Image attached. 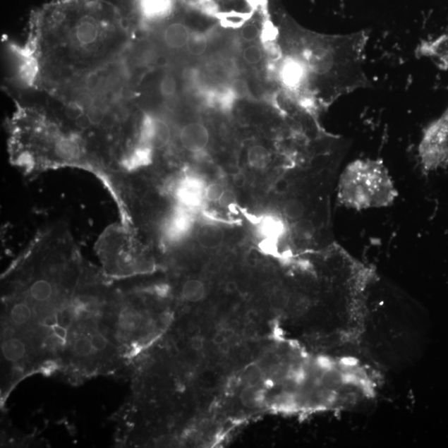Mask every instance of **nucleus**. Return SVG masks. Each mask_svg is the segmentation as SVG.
Returning <instances> with one entry per match:
<instances>
[{
	"mask_svg": "<svg viewBox=\"0 0 448 448\" xmlns=\"http://www.w3.org/2000/svg\"><path fill=\"white\" fill-rule=\"evenodd\" d=\"M135 37L121 18L93 8L42 16L23 56L27 86L46 87L87 76L124 56Z\"/></svg>",
	"mask_w": 448,
	"mask_h": 448,
	"instance_id": "1",
	"label": "nucleus"
},
{
	"mask_svg": "<svg viewBox=\"0 0 448 448\" xmlns=\"http://www.w3.org/2000/svg\"><path fill=\"white\" fill-rule=\"evenodd\" d=\"M397 196V190L388 169L378 160H356L349 164L339 178V201L352 210L389 206Z\"/></svg>",
	"mask_w": 448,
	"mask_h": 448,
	"instance_id": "2",
	"label": "nucleus"
},
{
	"mask_svg": "<svg viewBox=\"0 0 448 448\" xmlns=\"http://www.w3.org/2000/svg\"><path fill=\"white\" fill-rule=\"evenodd\" d=\"M419 155L426 171H435L448 162V108L426 131L419 146Z\"/></svg>",
	"mask_w": 448,
	"mask_h": 448,
	"instance_id": "3",
	"label": "nucleus"
},
{
	"mask_svg": "<svg viewBox=\"0 0 448 448\" xmlns=\"http://www.w3.org/2000/svg\"><path fill=\"white\" fill-rule=\"evenodd\" d=\"M206 188L205 181L193 174L179 178L173 188L177 205L190 211L199 209L206 200Z\"/></svg>",
	"mask_w": 448,
	"mask_h": 448,
	"instance_id": "4",
	"label": "nucleus"
},
{
	"mask_svg": "<svg viewBox=\"0 0 448 448\" xmlns=\"http://www.w3.org/2000/svg\"><path fill=\"white\" fill-rule=\"evenodd\" d=\"M36 314L34 306L25 297L18 295L8 305L4 325L16 329V332L25 331L34 327Z\"/></svg>",
	"mask_w": 448,
	"mask_h": 448,
	"instance_id": "5",
	"label": "nucleus"
},
{
	"mask_svg": "<svg viewBox=\"0 0 448 448\" xmlns=\"http://www.w3.org/2000/svg\"><path fill=\"white\" fill-rule=\"evenodd\" d=\"M178 140L187 152L199 154L204 152L210 143V131L200 122H190L181 127Z\"/></svg>",
	"mask_w": 448,
	"mask_h": 448,
	"instance_id": "6",
	"label": "nucleus"
},
{
	"mask_svg": "<svg viewBox=\"0 0 448 448\" xmlns=\"http://www.w3.org/2000/svg\"><path fill=\"white\" fill-rule=\"evenodd\" d=\"M193 224L192 211L177 205L164 224V235L169 241H181L190 233Z\"/></svg>",
	"mask_w": 448,
	"mask_h": 448,
	"instance_id": "7",
	"label": "nucleus"
},
{
	"mask_svg": "<svg viewBox=\"0 0 448 448\" xmlns=\"http://www.w3.org/2000/svg\"><path fill=\"white\" fill-rule=\"evenodd\" d=\"M31 353L30 343L21 333L16 332L3 339L2 355L9 365H23L27 358H30Z\"/></svg>",
	"mask_w": 448,
	"mask_h": 448,
	"instance_id": "8",
	"label": "nucleus"
},
{
	"mask_svg": "<svg viewBox=\"0 0 448 448\" xmlns=\"http://www.w3.org/2000/svg\"><path fill=\"white\" fill-rule=\"evenodd\" d=\"M174 0H138L136 9L144 26L166 20L171 13Z\"/></svg>",
	"mask_w": 448,
	"mask_h": 448,
	"instance_id": "9",
	"label": "nucleus"
},
{
	"mask_svg": "<svg viewBox=\"0 0 448 448\" xmlns=\"http://www.w3.org/2000/svg\"><path fill=\"white\" fill-rule=\"evenodd\" d=\"M191 32L185 23L174 22L164 27L159 40L164 49L173 53L185 51Z\"/></svg>",
	"mask_w": 448,
	"mask_h": 448,
	"instance_id": "10",
	"label": "nucleus"
},
{
	"mask_svg": "<svg viewBox=\"0 0 448 448\" xmlns=\"http://www.w3.org/2000/svg\"><path fill=\"white\" fill-rule=\"evenodd\" d=\"M257 228L262 238L279 240L285 234L284 222L278 217L266 215L258 219Z\"/></svg>",
	"mask_w": 448,
	"mask_h": 448,
	"instance_id": "11",
	"label": "nucleus"
},
{
	"mask_svg": "<svg viewBox=\"0 0 448 448\" xmlns=\"http://www.w3.org/2000/svg\"><path fill=\"white\" fill-rule=\"evenodd\" d=\"M197 240L202 247L214 249L223 243L224 232L215 224H204L198 231Z\"/></svg>",
	"mask_w": 448,
	"mask_h": 448,
	"instance_id": "12",
	"label": "nucleus"
},
{
	"mask_svg": "<svg viewBox=\"0 0 448 448\" xmlns=\"http://www.w3.org/2000/svg\"><path fill=\"white\" fill-rule=\"evenodd\" d=\"M157 92L164 101L176 100L179 92V82L176 73L171 71L164 73L157 84Z\"/></svg>",
	"mask_w": 448,
	"mask_h": 448,
	"instance_id": "13",
	"label": "nucleus"
},
{
	"mask_svg": "<svg viewBox=\"0 0 448 448\" xmlns=\"http://www.w3.org/2000/svg\"><path fill=\"white\" fill-rule=\"evenodd\" d=\"M423 55L432 56L448 68V32L437 40L424 44L421 48Z\"/></svg>",
	"mask_w": 448,
	"mask_h": 448,
	"instance_id": "14",
	"label": "nucleus"
},
{
	"mask_svg": "<svg viewBox=\"0 0 448 448\" xmlns=\"http://www.w3.org/2000/svg\"><path fill=\"white\" fill-rule=\"evenodd\" d=\"M272 162L270 152L262 145H253L248 152V162L250 167L256 169H266Z\"/></svg>",
	"mask_w": 448,
	"mask_h": 448,
	"instance_id": "15",
	"label": "nucleus"
},
{
	"mask_svg": "<svg viewBox=\"0 0 448 448\" xmlns=\"http://www.w3.org/2000/svg\"><path fill=\"white\" fill-rule=\"evenodd\" d=\"M207 48H209L207 37L202 32L192 31L185 50L186 53L193 58H200L206 53Z\"/></svg>",
	"mask_w": 448,
	"mask_h": 448,
	"instance_id": "16",
	"label": "nucleus"
},
{
	"mask_svg": "<svg viewBox=\"0 0 448 448\" xmlns=\"http://www.w3.org/2000/svg\"><path fill=\"white\" fill-rule=\"evenodd\" d=\"M205 286L199 280L191 279L183 283L181 295L183 299L190 303H198L205 296Z\"/></svg>",
	"mask_w": 448,
	"mask_h": 448,
	"instance_id": "17",
	"label": "nucleus"
},
{
	"mask_svg": "<svg viewBox=\"0 0 448 448\" xmlns=\"http://www.w3.org/2000/svg\"><path fill=\"white\" fill-rule=\"evenodd\" d=\"M240 399H241L244 406L257 408L263 404V401L265 399V394L257 385H248L247 388L242 391Z\"/></svg>",
	"mask_w": 448,
	"mask_h": 448,
	"instance_id": "18",
	"label": "nucleus"
},
{
	"mask_svg": "<svg viewBox=\"0 0 448 448\" xmlns=\"http://www.w3.org/2000/svg\"><path fill=\"white\" fill-rule=\"evenodd\" d=\"M264 52L260 46L252 44L247 47L243 53L244 62L250 66H256L263 59Z\"/></svg>",
	"mask_w": 448,
	"mask_h": 448,
	"instance_id": "19",
	"label": "nucleus"
},
{
	"mask_svg": "<svg viewBox=\"0 0 448 448\" xmlns=\"http://www.w3.org/2000/svg\"><path fill=\"white\" fill-rule=\"evenodd\" d=\"M240 35H241L244 42H253L261 36V30L257 25L248 23V25L242 28L241 31H240Z\"/></svg>",
	"mask_w": 448,
	"mask_h": 448,
	"instance_id": "20",
	"label": "nucleus"
},
{
	"mask_svg": "<svg viewBox=\"0 0 448 448\" xmlns=\"http://www.w3.org/2000/svg\"><path fill=\"white\" fill-rule=\"evenodd\" d=\"M225 191V188L223 185H221L219 183H212L210 185L207 186L206 188V200L218 202L222 195Z\"/></svg>",
	"mask_w": 448,
	"mask_h": 448,
	"instance_id": "21",
	"label": "nucleus"
},
{
	"mask_svg": "<svg viewBox=\"0 0 448 448\" xmlns=\"http://www.w3.org/2000/svg\"><path fill=\"white\" fill-rule=\"evenodd\" d=\"M278 242H279L278 239L262 238V242L259 244V248L267 255L277 256L279 255Z\"/></svg>",
	"mask_w": 448,
	"mask_h": 448,
	"instance_id": "22",
	"label": "nucleus"
},
{
	"mask_svg": "<svg viewBox=\"0 0 448 448\" xmlns=\"http://www.w3.org/2000/svg\"><path fill=\"white\" fill-rule=\"evenodd\" d=\"M284 213L287 218L297 219L303 215V207L298 202L290 201L284 207Z\"/></svg>",
	"mask_w": 448,
	"mask_h": 448,
	"instance_id": "23",
	"label": "nucleus"
},
{
	"mask_svg": "<svg viewBox=\"0 0 448 448\" xmlns=\"http://www.w3.org/2000/svg\"><path fill=\"white\" fill-rule=\"evenodd\" d=\"M236 97L238 99L248 98L250 96V90L246 82L242 79H236L230 84Z\"/></svg>",
	"mask_w": 448,
	"mask_h": 448,
	"instance_id": "24",
	"label": "nucleus"
},
{
	"mask_svg": "<svg viewBox=\"0 0 448 448\" xmlns=\"http://www.w3.org/2000/svg\"><path fill=\"white\" fill-rule=\"evenodd\" d=\"M262 378V372L258 367H249L245 372V380L248 385H257Z\"/></svg>",
	"mask_w": 448,
	"mask_h": 448,
	"instance_id": "25",
	"label": "nucleus"
},
{
	"mask_svg": "<svg viewBox=\"0 0 448 448\" xmlns=\"http://www.w3.org/2000/svg\"><path fill=\"white\" fill-rule=\"evenodd\" d=\"M218 202L222 207L230 209L231 207L236 205V196L232 191L225 190Z\"/></svg>",
	"mask_w": 448,
	"mask_h": 448,
	"instance_id": "26",
	"label": "nucleus"
},
{
	"mask_svg": "<svg viewBox=\"0 0 448 448\" xmlns=\"http://www.w3.org/2000/svg\"><path fill=\"white\" fill-rule=\"evenodd\" d=\"M190 346L193 350L200 351L204 346V339L201 337H195L191 339Z\"/></svg>",
	"mask_w": 448,
	"mask_h": 448,
	"instance_id": "27",
	"label": "nucleus"
}]
</instances>
